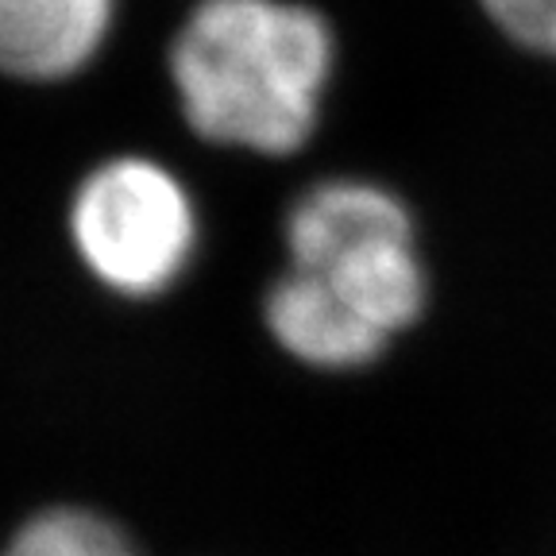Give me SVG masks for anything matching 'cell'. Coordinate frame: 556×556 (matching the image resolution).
Here are the masks:
<instances>
[{
	"instance_id": "1",
	"label": "cell",
	"mask_w": 556,
	"mask_h": 556,
	"mask_svg": "<svg viewBox=\"0 0 556 556\" xmlns=\"http://www.w3.org/2000/svg\"><path fill=\"white\" fill-rule=\"evenodd\" d=\"M166 66L182 121L201 139L287 159L321 124L337 35L302 0H201L174 31Z\"/></svg>"
},
{
	"instance_id": "2",
	"label": "cell",
	"mask_w": 556,
	"mask_h": 556,
	"mask_svg": "<svg viewBox=\"0 0 556 556\" xmlns=\"http://www.w3.org/2000/svg\"><path fill=\"white\" fill-rule=\"evenodd\" d=\"M287 267L317 278L382 340H399L429 309V267L417 220L391 186L325 178L287 208Z\"/></svg>"
},
{
	"instance_id": "3",
	"label": "cell",
	"mask_w": 556,
	"mask_h": 556,
	"mask_svg": "<svg viewBox=\"0 0 556 556\" xmlns=\"http://www.w3.org/2000/svg\"><path fill=\"white\" fill-rule=\"evenodd\" d=\"M70 240L104 290L151 302L186 278L201 243V217L170 166L116 155L81 178L70 201Z\"/></svg>"
},
{
	"instance_id": "4",
	"label": "cell",
	"mask_w": 556,
	"mask_h": 556,
	"mask_svg": "<svg viewBox=\"0 0 556 556\" xmlns=\"http://www.w3.org/2000/svg\"><path fill=\"white\" fill-rule=\"evenodd\" d=\"M116 0H0V74L66 81L109 43Z\"/></svg>"
},
{
	"instance_id": "5",
	"label": "cell",
	"mask_w": 556,
	"mask_h": 556,
	"mask_svg": "<svg viewBox=\"0 0 556 556\" xmlns=\"http://www.w3.org/2000/svg\"><path fill=\"white\" fill-rule=\"evenodd\" d=\"M263 321L287 356L317 371H364L391 352V340H382L332 290L294 267L267 287Z\"/></svg>"
},
{
	"instance_id": "6",
	"label": "cell",
	"mask_w": 556,
	"mask_h": 556,
	"mask_svg": "<svg viewBox=\"0 0 556 556\" xmlns=\"http://www.w3.org/2000/svg\"><path fill=\"white\" fill-rule=\"evenodd\" d=\"M0 556H143L128 530L89 506L39 510L4 541Z\"/></svg>"
},
{
	"instance_id": "7",
	"label": "cell",
	"mask_w": 556,
	"mask_h": 556,
	"mask_svg": "<svg viewBox=\"0 0 556 556\" xmlns=\"http://www.w3.org/2000/svg\"><path fill=\"white\" fill-rule=\"evenodd\" d=\"M476 4L506 43L538 59H553L556 0H476Z\"/></svg>"
},
{
	"instance_id": "8",
	"label": "cell",
	"mask_w": 556,
	"mask_h": 556,
	"mask_svg": "<svg viewBox=\"0 0 556 556\" xmlns=\"http://www.w3.org/2000/svg\"><path fill=\"white\" fill-rule=\"evenodd\" d=\"M548 62H556V43H553V59H548Z\"/></svg>"
}]
</instances>
